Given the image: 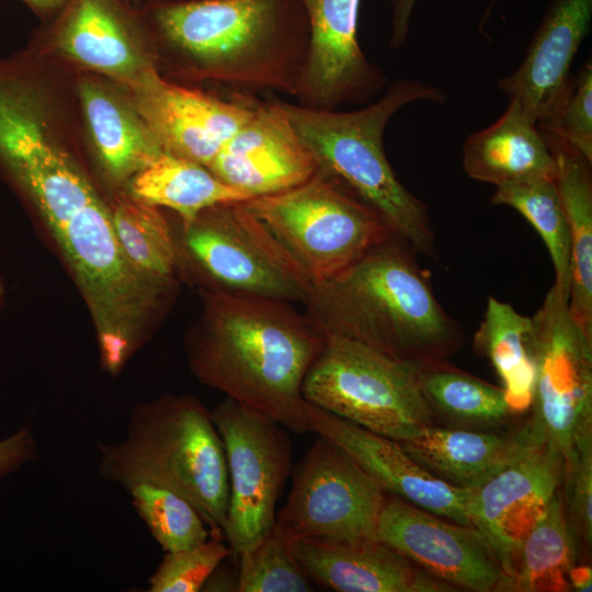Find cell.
Listing matches in <instances>:
<instances>
[{
  "instance_id": "6da1fadb",
  "label": "cell",
  "mask_w": 592,
  "mask_h": 592,
  "mask_svg": "<svg viewBox=\"0 0 592 592\" xmlns=\"http://www.w3.org/2000/svg\"><path fill=\"white\" fill-rule=\"evenodd\" d=\"M203 296L186 349L195 376L289 431L310 432L301 389L323 334L289 301L210 291Z\"/></svg>"
},
{
  "instance_id": "d6986e66",
  "label": "cell",
  "mask_w": 592,
  "mask_h": 592,
  "mask_svg": "<svg viewBox=\"0 0 592 592\" xmlns=\"http://www.w3.org/2000/svg\"><path fill=\"white\" fill-rule=\"evenodd\" d=\"M310 580L338 592H452L378 539L362 542L288 540Z\"/></svg>"
},
{
  "instance_id": "603a6c76",
  "label": "cell",
  "mask_w": 592,
  "mask_h": 592,
  "mask_svg": "<svg viewBox=\"0 0 592 592\" xmlns=\"http://www.w3.org/2000/svg\"><path fill=\"white\" fill-rule=\"evenodd\" d=\"M58 38L60 47L75 60L129 83L150 67L133 48L129 18L117 0H73Z\"/></svg>"
},
{
  "instance_id": "4dcf8cb0",
  "label": "cell",
  "mask_w": 592,
  "mask_h": 592,
  "mask_svg": "<svg viewBox=\"0 0 592 592\" xmlns=\"http://www.w3.org/2000/svg\"><path fill=\"white\" fill-rule=\"evenodd\" d=\"M126 492L164 553L192 548L212 537L197 510L178 493L149 483L135 485Z\"/></svg>"
},
{
  "instance_id": "83f0119b",
  "label": "cell",
  "mask_w": 592,
  "mask_h": 592,
  "mask_svg": "<svg viewBox=\"0 0 592 592\" xmlns=\"http://www.w3.org/2000/svg\"><path fill=\"white\" fill-rule=\"evenodd\" d=\"M419 385L433 412L469 424L499 423L511 414L502 387L445 362L419 366Z\"/></svg>"
},
{
  "instance_id": "8992f818",
  "label": "cell",
  "mask_w": 592,
  "mask_h": 592,
  "mask_svg": "<svg viewBox=\"0 0 592 592\" xmlns=\"http://www.w3.org/2000/svg\"><path fill=\"white\" fill-rule=\"evenodd\" d=\"M323 337L322 350L303 383L306 401L398 442L433 424L418 365L356 341Z\"/></svg>"
},
{
  "instance_id": "7402d4cb",
  "label": "cell",
  "mask_w": 592,
  "mask_h": 592,
  "mask_svg": "<svg viewBox=\"0 0 592 592\" xmlns=\"http://www.w3.org/2000/svg\"><path fill=\"white\" fill-rule=\"evenodd\" d=\"M542 134L556 159L555 185L570 237L568 306L592 338V162L563 140Z\"/></svg>"
},
{
  "instance_id": "60d3db41",
  "label": "cell",
  "mask_w": 592,
  "mask_h": 592,
  "mask_svg": "<svg viewBox=\"0 0 592 592\" xmlns=\"http://www.w3.org/2000/svg\"><path fill=\"white\" fill-rule=\"evenodd\" d=\"M1 296H2V286L0 284V299H1Z\"/></svg>"
},
{
  "instance_id": "ab89813d",
  "label": "cell",
  "mask_w": 592,
  "mask_h": 592,
  "mask_svg": "<svg viewBox=\"0 0 592 592\" xmlns=\"http://www.w3.org/2000/svg\"><path fill=\"white\" fill-rule=\"evenodd\" d=\"M26 2L29 5L44 10V9H52L61 3L64 0H22Z\"/></svg>"
},
{
  "instance_id": "d590c367",
  "label": "cell",
  "mask_w": 592,
  "mask_h": 592,
  "mask_svg": "<svg viewBox=\"0 0 592 592\" xmlns=\"http://www.w3.org/2000/svg\"><path fill=\"white\" fill-rule=\"evenodd\" d=\"M36 452L32 432L20 429L7 439L0 440V477L9 475L31 460Z\"/></svg>"
},
{
  "instance_id": "277c9868",
  "label": "cell",
  "mask_w": 592,
  "mask_h": 592,
  "mask_svg": "<svg viewBox=\"0 0 592 592\" xmlns=\"http://www.w3.org/2000/svg\"><path fill=\"white\" fill-rule=\"evenodd\" d=\"M446 98L435 86L399 79L376 101L354 111L280 103L320 170L378 213L417 253L440 262L428 207L397 178L385 152L384 134L403 106L419 101L443 103Z\"/></svg>"
},
{
  "instance_id": "5b68a950",
  "label": "cell",
  "mask_w": 592,
  "mask_h": 592,
  "mask_svg": "<svg viewBox=\"0 0 592 592\" xmlns=\"http://www.w3.org/2000/svg\"><path fill=\"white\" fill-rule=\"evenodd\" d=\"M102 479L125 490L149 483L187 500L210 536L224 539L229 475L212 412L194 396H168L136 407L125 436L98 445Z\"/></svg>"
},
{
  "instance_id": "3957f363",
  "label": "cell",
  "mask_w": 592,
  "mask_h": 592,
  "mask_svg": "<svg viewBox=\"0 0 592 592\" xmlns=\"http://www.w3.org/2000/svg\"><path fill=\"white\" fill-rule=\"evenodd\" d=\"M147 14L183 77L296 96L309 44L299 0H155Z\"/></svg>"
},
{
  "instance_id": "ffe728a7",
  "label": "cell",
  "mask_w": 592,
  "mask_h": 592,
  "mask_svg": "<svg viewBox=\"0 0 592 592\" xmlns=\"http://www.w3.org/2000/svg\"><path fill=\"white\" fill-rule=\"evenodd\" d=\"M425 470L444 482L471 490L546 444L530 418L510 433L422 428L411 440L400 442Z\"/></svg>"
},
{
  "instance_id": "52a82bcc",
  "label": "cell",
  "mask_w": 592,
  "mask_h": 592,
  "mask_svg": "<svg viewBox=\"0 0 592 592\" xmlns=\"http://www.w3.org/2000/svg\"><path fill=\"white\" fill-rule=\"evenodd\" d=\"M243 204L310 283L338 274L395 235L378 213L320 169L300 185Z\"/></svg>"
},
{
  "instance_id": "f35d334b",
  "label": "cell",
  "mask_w": 592,
  "mask_h": 592,
  "mask_svg": "<svg viewBox=\"0 0 592 592\" xmlns=\"http://www.w3.org/2000/svg\"><path fill=\"white\" fill-rule=\"evenodd\" d=\"M569 587L578 592L591 591L592 570L588 565L576 563L571 567L568 576Z\"/></svg>"
},
{
  "instance_id": "cb8c5ba5",
  "label": "cell",
  "mask_w": 592,
  "mask_h": 592,
  "mask_svg": "<svg viewBox=\"0 0 592 592\" xmlns=\"http://www.w3.org/2000/svg\"><path fill=\"white\" fill-rule=\"evenodd\" d=\"M130 190L139 201L174 210L183 228L209 207L251 200L207 167L166 151L132 177Z\"/></svg>"
},
{
  "instance_id": "d6a6232c",
  "label": "cell",
  "mask_w": 592,
  "mask_h": 592,
  "mask_svg": "<svg viewBox=\"0 0 592 592\" xmlns=\"http://www.w3.org/2000/svg\"><path fill=\"white\" fill-rule=\"evenodd\" d=\"M230 555L221 539L210 537L192 548L166 553L149 578L148 592L202 591L213 571Z\"/></svg>"
},
{
  "instance_id": "1f68e13d",
  "label": "cell",
  "mask_w": 592,
  "mask_h": 592,
  "mask_svg": "<svg viewBox=\"0 0 592 592\" xmlns=\"http://www.w3.org/2000/svg\"><path fill=\"white\" fill-rule=\"evenodd\" d=\"M237 592H309L311 580L275 524L254 547L238 556Z\"/></svg>"
},
{
  "instance_id": "d4e9b609",
  "label": "cell",
  "mask_w": 592,
  "mask_h": 592,
  "mask_svg": "<svg viewBox=\"0 0 592 592\" xmlns=\"http://www.w3.org/2000/svg\"><path fill=\"white\" fill-rule=\"evenodd\" d=\"M532 330V317L489 296L474 335L475 350L490 361L501 379L511 413H523L532 407L535 382L530 348Z\"/></svg>"
},
{
  "instance_id": "74e56055",
  "label": "cell",
  "mask_w": 592,
  "mask_h": 592,
  "mask_svg": "<svg viewBox=\"0 0 592 592\" xmlns=\"http://www.w3.org/2000/svg\"><path fill=\"white\" fill-rule=\"evenodd\" d=\"M238 576L235 578L230 571L221 570L220 565L213 571L202 588V591H237Z\"/></svg>"
},
{
  "instance_id": "30bf717a",
  "label": "cell",
  "mask_w": 592,
  "mask_h": 592,
  "mask_svg": "<svg viewBox=\"0 0 592 592\" xmlns=\"http://www.w3.org/2000/svg\"><path fill=\"white\" fill-rule=\"evenodd\" d=\"M533 414L546 443L562 456L592 435V338L571 316L568 291L553 285L532 317Z\"/></svg>"
},
{
  "instance_id": "7a4b0ae2",
  "label": "cell",
  "mask_w": 592,
  "mask_h": 592,
  "mask_svg": "<svg viewBox=\"0 0 592 592\" xmlns=\"http://www.w3.org/2000/svg\"><path fill=\"white\" fill-rule=\"evenodd\" d=\"M301 303L323 335L356 341L418 366L447 361L464 339L437 300L417 251L397 235L338 274L310 283Z\"/></svg>"
},
{
  "instance_id": "9a60e30c",
  "label": "cell",
  "mask_w": 592,
  "mask_h": 592,
  "mask_svg": "<svg viewBox=\"0 0 592 592\" xmlns=\"http://www.w3.org/2000/svg\"><path fill=\"white\" fill-rule=\"evenodd\" d=\"M132 86L139 117L162 150L207 168L253 110L171 83L152 67Z\"/></svg>"
},
{
  "instance_id": "4316f807",
  "label": "cell",
  "mask_w": 592,
  "mask_h": 592,
  "mask_svg": "<svg viewBox=\"0 0 592 592\" xmlns=\"http://www.w3.org/2000/svg\"><path fill=\"white\" fill-rule=\"evenodd\" d=\"M578 544L567 523L559 489L523 539L509 576L498 591L566 592Z\"/></svg>"
},
{
  "instance_id": "4fadbf2b",
  "label": "cell",
  "mask_w": 592,
  "mask_h": 592,
  "mask_svg": "<svg viewBox=\"0 0 592 592\" xmlns=\"http://www.w3.org/2000/svg\"><path fill=\"white\" fill-rule=\"evenodd\" d=\"M377 539L456 590L498 591L504 573L473 526L441 516L396 496L386 499Z\"/></svg>"
},
{
  "instance_id": "e0dca14e",
  "label": "cell",
  "mask_w": 592,
  "mask_h": 592,
  "mask_svg": "<svg viewBox=\"0 0 592 592\" xmlns=\"http://www.w3.org/2000/svg\"><path fill=\"white\" fill-rule=\"evenodd\" d=\"M310 432L344 451L384 492L462 525H470L468 490L453 487L419 465L401 443L344 420L305 401Z\"/></svg>"
},
{
  "instance_id": "9c48e42d",
  "label": "cell",
  "mask_w": 592,
  "mask_h": 592,
  "mask_svg": "<svg viewBox=\"0 0 592 592\" xmlns=\"http://www.w3.org/2000/svg\"><path fill=\"white\" fill-rule=\"evenodd\" d=\"M210 412L229 475L224 539L238 558L275 525L276 503L292 471V443L281 423L231 398Z\"/></svg>"
},
{
  "instance_id": "f1b7e54d",
  "label": "cell",
  "mask_w": 592,
  "mask_h": 592,
  "mask_svg": "<svg viewBox=\"0 0 592 592\" xmlns=\"http://www.w3.org/2000/svg\"><path fill=\"white\" fill-rule=\"evenodd\" d=\"M491 204L519 212L538 232L549 252L557 287L568 291L570 237L555 179L539 178L496 186Z\"/></svg>"
},
{
  "instance_id": "ac0fdd59",
  "label": "cell",
  "mask_w": 592,
  "mask_h": 592,
  "mask_svg": "<svg viewBox=\"0 0 592 592\" xmlns=\"http://www.w3.org/2000/svg\"><path fill=\"white\" fill-rule=\"evenodd\" d=\"M591 22L592 0H550L520 66L498 81L536 124L550 117L568 92L570 68Z\"/></svg>"
},
{
  "instance_id": "f546056e",
  "label": "cell",
  "mask_w": 592,
  "mask_h": 592,
  "mask_svg": "<svg viewBox=\"0 0 592 592\" xmlns=\"http://www.w3.org/2000/svg\"><path fill=\"white\" fill-rule=\"evenodd\" d=\"M117 240L141 272L173 280L179 263L171 229L157 206L137 198L124 200L111 213Z\"/></svg>"
},
{
  "instance_id": "484cf974",
  "label": "cell",
  "mask_w": 592,
  "mask_h": 592,
  "mask_svg": "<svg viewBox=\"0 0 592 592\" xmlns=\"http://www.w3.org/2000/svg\"><path fill=\"white\" fill-rule=\"evenodd\" d=\"M80 95L93 143L112 177L132 178L163 152L141 118L105 88L84 79Z\"/></svg>"
},
{
  "instance_id": "8fae6325",
  "label": "cell",
  "mask_w": 592,
  "mask_h": 592,
  "mask_svg": "<svg viewBox=\"0 0 592 592\" xmlns=\"http://www.w3.org/2000/svg\"><path fill=\"white\" fill-rule=\"evenodd\" d=\"M385 492L344 451L320 436L293 470L275 524L288 540L377 539Z\"/></svg>"
},
{
  "instance_id": "8d00e7d4",
  "label": "cell",
  "mask_w": 592,
  "mask_h": 592,
  "mask_svg": "<svg viewBox=\"0 0 592 592\" xmlns=\"http://www.w3.org/2000/svg\"><path fill=\"white\" fill-rule=\"evenodd\" d=\"M391 7V26L389 44L399 49L406 44L410 20L417 0H388Z\"/></svg>"
},
{
  "instance_id": "836d02e7",
  "label": "cell",
  "mask_w": 592,
  "mask_h": 592,
  "mask_svg": "<svg viewBox=\"0 0 592 592\" xmlns=\"http://www.w3.org/2000/svg\"><path fill=\"white\" fill-rule=\"evenodd\" d=\"M538 128L582 153L592 162V64L587 60L556 111Z\"/></svg>"
},
{
  "instance_id": "44dd1931",
  "label": "cell",
  "mask_w": 592,
  "mask_h": 592,
  "mask_svg": "<svg viewBox=\"0 0 592 592\" xmlns=\"http://www.w3.org/2000/svg\"><path fill=\"white\" fill-rule=\"evenodd\" d=\"M462 161L470 179L496 186L555 179L557 171L556 159L537 124L515 100H509L494 123L466 138Z\"/></svg>"
},
{
  "instance_id": "e575fe53",
  "label": "cell",
  "mask_w": 592,
  "mask_h": 592,
  "mask_svg": "<svg viewBox=\"0 0 592 592\" xmlns=\"http://www.w3.org/2000/svg\"><path fill=\"white\" fill-rule=\"evenodd\" d=\"M562 502L577 544L592 543V435L580 440L563 457Z\"/></svg>"
},
{
  "instance_id": "7c38bea8",
  "label": "cell",
  "mask_w": 592,
  "mask_h": 592,
  "mask_svg": "<svg viewBox=\"0 0 592 592\" xmlns=\"http://www.w3.org/2000/svg\"><path fill=\"white\" fill-rule=\"evenodd\" d=\"M309 44L295 99L320 110L362 104L383 92L387 79L358 42L361 0H299Z\"/></svg>"
},
{
  "instance_id": "2e32d148",
  "label": "cell",
  "mask_w": 592,
  "mask_h": 592,
  "mask_svg": "<svg viewBox=\"0 0 592 592\" xmlns=\"http://www.w3.org/2000/svg\"><path fill=\"white\" fill-rule=\"evenodd\" d=\"M208 169L254 198L303 184L319 166L276 101L253 107Z\"/></svg>"
},
{
  "instance_id": "5bb4252c",
  "label": "cell",
  "mask_w": 592,
  "mask_h": 592,
  "mask_svg": "<svg viewBox=\"0 0 592 592\" xmlns=\"http://www.w3.org/2000/svg\"><path fill=\"white\" fill-rule=\"evenodd\" d=\"M563 466L562 454L546 443L468 490L466 511L470 525L487 543L504 578L512 570L523 539L560 489Z\"/></svg>"
},
{
  "instance_id": "ba28073f",
  "label": "cell",
  "mask_w": 592,
  "mask_h": 592,
  "mask_svg": "<svg viewBox=\"0 0 592 592\" xmlns=\"http://www.w3.org/2000/svg\"><path fill=\"white\" fill-rule=\"evenodd\" d=\"M182 246L210 292L301 303L310 284L243 202L203 210L183 228Z\"/></svg>"
}]
</instances>
